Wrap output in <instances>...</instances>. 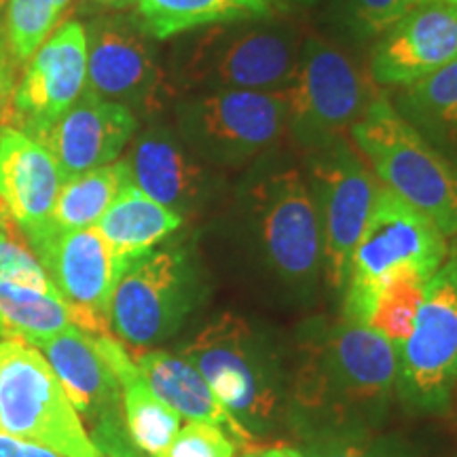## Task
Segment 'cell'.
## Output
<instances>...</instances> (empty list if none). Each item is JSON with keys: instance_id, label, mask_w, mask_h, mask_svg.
<instances>
[{"instance_id": "cell-4", "label": "cell", "mask_w": 457, "mask_h": 457, "mask_svg": "<svg viewBox=\"0 0 457 457\" xmlns=\"http://www.w3.org/2000/svg\"><path fill=\"white\" fill-rule=\"evenodd\" d=\"M350 138L386 188L426 214L445 237L457 236V163L404 121L386 96L370 100Z\"/></svg>"}, {"instance_id": "cell-39", "label": "cell", "mask_w": 457, "mask_h": 457, "mask_svg": "<svg viewBox=\"0 0 457 457\" xmlns=\"http://www.w3.org/2000/svg\"><path fill=\"white\" fill-rule=\"evenodd\" d=\"M106 457H138V453H136V449H131V451H123V453H114Z\"/></svg>"}, {"instance_id": "cell-34", "label": "cell", "mask_w": 457, "mask_h": 457, "mask_svg": "<svg viewBox=\"0 0 457 457\" xmlns=\"http://www.w3.org/2000/svg\"><path fill=\"white\" fill-rule=\"evenodd\" d=\"M0 457H62L55 451L47 447H41V445H34L28 441H21V438L11 436L9 432H4L0 428Z\"/></svg>"}, {"instance_id": "cell-15", "label": "cell", "mask_w": 457, "mask_h": 457, "mask_svg": "<svg viewBox=\"0 0 457 457\" xmlns=\"http://www.w3.org/2000/svg\"><path fill=\"white\" fill-rule=\"evenodd\" d=\"M87 34V85L96 98L153 111L163 83L155 49L138 20L121 15L96 17Z\"/></svg>"}, {"instance_id": "cell-1", "label": "cell", "mask_w": 457, "mask_h": 457, "mask_svg": "<svg viewBox=\"0 0 457 457\" xmlns=\"http://www.w3.org/2000/svg\"><path fill=\"white\" fill-rule=\"evenodd\" d=\"M398 347L356 320H313L290 375L288 417L313 434H364L387 413Z\"/></svg>"}, {"instance_id": "cell-20", "label": "cell", "mask_w": 457, "mask_h": 457, "mask_svg": "<svg viewBox=\"0 0 457 457\" xmlns=\"http://www.w3.org/2000/svg\"><path fill=\"white\" fill-rule=\"evenodd\" d=\"M136 114L85 91L71 111L34 136L51 153L64 180L117 162L136 134Z\"/></svg>"}, {"instance_id": "cell-10", "label": "cell", "mask_w": 457, "mask_h": 457, "mask_svg": "<svg viewBox=\"0 0 457 457\" xmlns=\"http://www.w3.org/2000/svg\"><path fill=\"white\" fill-rule=\"evenodd\" d=\"M396 392L413 413L449 409L457 392V261L447 259L426 286L413 333L398 347Z\"/></svg>"}, {"instance_id": "cell-8", "label": "cell", "mask_w": 457, "mask_h": 457, "mask_svg": "<svg viewBox=\"0 0 457 457\" xmlns=\"http://www.w3.org/2000/svg\"><path fill=\"white\" fill-rule=\"evenodd\" d=\"M286 91V134L307 153L345 140L370 100L367 77L345 51L320 37L303 38Z\"/></svg>"}, {"instance_id": "cell-40", "label": "cell", "mask_w": 457, "mask_h": 457, "mask_svg": "<svg viewBox=\"0 0 457 457\" xmlns=\"http://www.w3.org/2000/svg\"><path fill=\"white\" fill-rule=\"evenodd\" d=\"M237 457H259V451H248V453H242Z\"/></svg>"}, {"instance_id": "cell-28", "label": "cell", "mask_w": 457, "mask_h": 457, "mask_svg": "<svg viewBox=\"0 0 457 457\" xmlns=\"http://www.w3.org/2000/svg\"><path fill=\"white\" fill-rule=\"evenodd\" d=\"M74 327L71 310L57 290L0 278V330L38 343Z\"/></svg>"}, {"instance_id": "cell-35", "label": "cell", "mask_w": 457, "mask_h": 457, "mask_svg": "<svg viewBox=\"0 0 457 457\" xmlns=\"http://www.w3.org/2000/svg\"><path fill=\"white\" fill-rule=\"evenodd\" d=\"M259 457H305L301 449L295 447H270V449H261Z\"/></svg>"}, {"instance_id": "cell-2", "label": "cell", "mask_w": 457, "mask_h": 457, "mask_svg": "<svg viewBox=\"0 0 457 457\" xmlns=\"http://www.w3.org/2000/svg\"><path fill=\"white\" fill-rule=\"evenodd\" d=\"M237 220L253 259L296 295L312 293L322 276V237L305 176L293 165H267L245 182Z\"/></svg>"}, {"instance_id": "cell-3", "label": "cell", "mask_w": 457, "mask_h": 457, "mask_svg": "<svg viewBox=\"0 0 457 457\" xmlns=\"http://www.w3.org/2000/svg\"><path fill=\"white\" fill-rule=\"evenodd\" d=\"M228 413L253 436H265L288 417L290 377L271 339L244 318L220 313L182 345Z\"/></svg>"}, {"instance_id": "cell-33", "label": "cell", "mask_w": 457, "mask_h": 457, "mask_svg": "<svg viewBox=\"0 0 457 457\" xmlns=\"http://www.w3.org/2000/svg\"><path fill=\"white\" fill-rule=\"evenodd\" d=\"M17 68L7 55L0 54V129L15 125Z\"/></svg>"}, {"instance_id": "cell-5", "label": "cell", "mask_w": 457, "mask_h": 457, "mask_svg": "<svg viewBox=\"0 0 457 457\" xmlns=\"http://www.w3.org/2000/svg\"><path fill=\"white\" fill-rule=\"evenodd\" d=\"M301 45L295 26L270 17L208 26L182 54V83L193 91H284L296 72Z\"/></svg>"}, {"instance_id": "cell-12", "label": "cell", "mask_w": 457, "mask_h": 457, "mask_svg": "<svg viewBox=\"0 0 457 457\" xmlns=\"http://www.w3.org/2000/svg\"><path fill=\"white\" fill-rule=\"evenodd\" d=\"M447 256L449 245L441 228L390 188H379L352 253L343 301L367 295L398 271L411 270L432 278Z\"/></svg>"}, {"instance_id": "cell-37", "label": "cell", "mask_w": 457, "mask_h": 457, "mask_svg": "<svg viewBox=\"0 0 457 457\" xmlns=\"http://www.w3.org/2000/svg\"><path fill=\"white\" fill-rule=\"evenodd\" d=\"M91 4H96V7L100 9H128L131 4L136 3V0H89Z\"/></svg>"}, {"instance_id": "cell-13", "label": "cell", "mask_w": 457, "mask_h": 457, "mask_svg": "<svg viewBox=\"0 0 457 457\" xmlns=\"http://www.w3.org/2000/svg\"><path fill=\"white\" fill-rule=\"evenodd\" d=\"M34 254L66 301L74 327L111 335V301L128 265L117 259L98 228L54 231Z\"/></svg>"}, {"instance_id": "cell-6", "label": "cell", "mask_w": 457, "mask_h": 457, "mask_svg": "<svg viewBox=\"0 0 457 457\" xmlns=\"http://www.w3.org/2000/svg\"><path fill=\"white\" fill-rule=\"evenodd\" d=\"M0 428L62 457H104L43 353L4 330H0Z\"/></svg>"}, {"instance_id": "cell-14", "label": "cell", "mask_w": 457, "mask_h": 457, "mask_svg": "<svg viewBox=\"0 0 457 457\" xmlns=\"http://www.w3.org/2000/svg\"><path fill=\"white\" fill-rule=\"evenodd\" d=\"M43 353L64 387L72 409L89 426V436L102 453L114 455L136 449L125 430L121 387L96 345L94 335L71 327L51 339L32 343Z\"/></svg>"}, {"instance_id": "cell-23", "label": "cell", "mask_w": 457, "mask_h": 457, "mask_svg": "<svg viewBox=\"0 0 457 457\" xmlns=\"http://www.w3.org/2000/svg\"><path fill=\"white\" fill-rule=\"evenodd\" d=\"M185 219L174 210L148 197L131 182L119 193L96 228L106 239L117 259L131 265L165 242L182 227Z\"/></svg>"}, {"instance_id": "cell-32", "label": "cell", "mask_w": 457, "mask_h": 457, "mask_svg": "<svg viewBox=\"0 0 457 457\" xmlns=\"http://www.w3.org/2000/svg\"><path fill=\"white\" fill-rule=\"evenodd\" d=\"M305 457H390L362 434H313L307 436Z\"/></svg>"}, {"instance_id": "cell-21", "label": "cell", "mask_w": 457, "mask_h": 457, "mask_svg": "<svg viewBox=\"0 0 457 457\" xmlns=\"http://www.w3.org/2000/svg\"><path fill=\"white\" fill-rule=\"evenodd\" d=\"M136 364L151 390L180 417L188 421L219 426L239 445H250L254 441L253 434L228 413L202 373L180 353L145 350L140 352Z\"/></svg>"}, {"instance_id": "cell-9", "label": "cell", "mask_w": 457, "mask_h": 457, "mask_svg": "<svg viewBox=\"0 0 457 457\" xmlns=\"http://www.w3.org/2000/svg\"><path fill=\"white\" fill-rule=\"evenodd\" d=\"M179 134L212 168H237L286 134V91H195L179 104Z\"/></svg>"}, {"instance_id": "cell-17", "label": "cell", "mask_w": 457, "mask_h": 457, "mask_svg": "<svg viewBox=\"0 0 457 457\" xmlns=\"http://www.w3.org/2000/svg\"><path fill=\"white\" fill-rule=\"evenodd\" d=\"M455 60L457 7L447 0H434L379 34L369 71L375 83L407 87Z\"/></svg>"}, {"instance_id": "cell-41", "label": "cell", "mask_w": 457, "mask_h": 457, "mask_svg": "<svg viewBox=\"0 0 457 457\" xmlns=\"http://www.w3.org/2000/svg\"><path fill=\"white\" fill-rule=\"evenodd\" d=\"M7 4H9V0H0V13H3V11L7 9Z\"/></svg>"}, {"instance_id": "cell-19", "label": "cell", "mask_w": 457, "mask_h": 457, "mask_svg": "<svg viewBox=\"0 0 457 457\" xmlns=\"http://www.w3.org/2000/svg\"><path fill=\"white\" fill-rule=\"evenodd\" d=\"M131 182L148 197L179 212L182 219L210 204L219 191V174L199 159L180 134L168 128H151L136 138L125 159Z\"/></svg>"}, {"instance_id": "cell-29", "label": "cell", "mask_w": 457, "mask_h": 457, "mask_svg": "<svg viewBox=\"0 0 457 457\" xmlns=\"http://www.w3.org/2000/svg\"><path fill=\"white\" fill-rule=\"evenodd\" d=\"M57 0H9L3 21V54L20 68L47 41L62 15Z\"/></svg>"}, {"instance_id": "cell-30", "label": "cell", "mask_w": 457, "mask_h": 457, "mask_svg": "<svg viewBox=\"0 0 457 457\" xmlns=\"http://www.w3.org/2000/svg\"><path fill=\"white\" fill-rule=\"evenodd\" d=\"M237 443L219 426L188 421L157 457H236Z\"/></svg>"}, {"instance_id": "cell-24", "label": "cell", "mask_w": 457, "mask_h": 457, "mask_svg": "<svg viewBox=\"0 0 457 457\" xmlns=\"http://www.w3.org/2000/svg\"><path fill=\"white\" fill-rule=\"evenodd\" d=\"M394 108L436 151L457 163V60L403 87Z\"/></svg>"}, {"instance_id": "cell-42", "label": "cell", "mask_w": 457, "mask_h": 457, "mask_svg": "<svg viewBox=\"0 0 457 457\" xmlns=\"http://www.w3.org/2000/svg\"><path fill=\"white\" fill-rule=\"evenodd\" d=\"M57 3H60V7H62V9H66V7H68V3H71V0H57Z\"/></svg>"}, {"instance_id": "cell-18", "label": "cell", "mask_w": 457, "mask_h": 457, "mask_svg": "<svg viewBox=\"0 0 457 457\" xmlns=\"http://www.w3.org/2000/svg\"><path fill=\"white\" fill-rule=\"evenodd\" d=\"M64 182L41 142L17 128L0 129V204L32 253L55 231L51 216Z\"/></svg>"}, {"instance_id": "cell-22", "label": "cell", "mask_w": 457, "mask_h": 457, "mask_svg": "<svg viewBox=\"0 0 457 457\" xmlns=\"http://www.w3.org/2000/svg\"><path fill=\"white\" fill-rule=\"evenodd\" d=\"M94 341L121 387L123 421L131 445L146 457H157L179 434L182 417L151 390L121 341L112 335H94Z\"/></svg>"}, {"instance_id": "cell-16", "label": "cell", "mask_w": 457, "mask_h": 457, "mask_svg": "<svg viewBox=\"0 0 457 457\" xmlns=\"http://www.w3.org/2000/svg\"><path fill=\"white\" fill-rule=\"evenodd\" d=\"M87 85V34L81 21H64L30 57L15 89V125L41 134L71 111Z\"/></svg>"}, {"instance_id": "cell-38", "label": "cell", "mask_w": 457, "mask_h": 457, "mask_svg": "<svg viewBox=\"0 0 457 457\" xmlns=\"http://www.w3.org/2000/svg\"><path fill=\"white\" fill-rule=\"evenodd\" d=\"M449 253H451L449 259L457 261V236H453V242H451V245H449Z\"/></svg>"}, {"instance_id": "cell-25", "label": "cell", "mask_w": 457, "mask_h": 457, "mask_svg": "<svg viewBox=\"0 0 457 457\" xmlns=\"http://www.w3.org/2000/svg\"><path fill=\"white\" fill-rule=\"evenodd\" d=\"M430 278L420 271H398L386 278L367 295L343 301V316L367 324L400 347L413 333L417 313L426 296Z\"/></svg>"}, {"instance_id": "cell-43", "label": "cell", "mask_w": 457, "mask_h": 457, "mask_svg": "<svg viewBox=\"0 0 457 457\" xmlns=\"http://www.w3.org/2000/svg\"><path fill=\"white\" fill-rule=\"evenodd\" d=\"M295 3H303V4H312V3H316V0H295Z\"/></svg>"}, {"instance_id": "cell-36", "label": "cell", "mask_w": 457, "mask_h": 457, "mask_svg": "<svg viewBox=\"0 0 457 457\" xmlns=\"http://www.w3.org/2000/svg\"><path fill=\"white\" fill-rule=\"evenodd\" d=\"M15 228V222L11 220V216L7 214V210L3 208V204H0V250H3L4 242H7V237L11 236V231Z\"/></svg>"}, {"instance_id": "cell-27", "label": "cell", "mask_w": 457, "mask_h": 457, "mask_svg": "<svg viewBox=\"0 0 457 457\" xmlns=\"http://www.w3.org/2000/svg\"><path fill=\"white\" fill-rule=\"evenodd\" d=\"M128 185H131V171L125 159L72 176L62 185L57 195L51 216L54 228L72 231V228L96 227Z\"/></svg>"}, {"instance_id": "cell-31", "label": "cell", "mask_w": 457, "mask_h": 457, "mask_svg": "<svg viewBox=\"0 0 457 457\" xmlns=\"http://www.w3.org/2000/svg\"><path fill=\"white\" fill-rule=\"evenodd\" d=\"M434 0H350L352 20L362 34H384L398 20Z\"/></svg>"}, {"instance_id": "cell-11", "label": "cell", "mask_w": 457, "mask_h": 457, "mask_svg": "<svg viewBox=\"0 0 457 457\" xmlns=\"http://www.w3.org/2000/svg\"><path fill=\"white\" fill-rule=\"evenodd\" d=\"M307 187L322 237V273L333 293L343 295L352 253L367 225L379 185L373 170L345 140L318 148L307 159Z\"/></svg>"}, {"instance_id": "cell-26", "label": "cell", "mask_w": 457, "mask_h": 457, "mask_svg": "<svg viewBox=\"0 0 457 457\" xmlns=\"http://www.w3.org/2000/svg\"><path fill=\"white\" fill-rule=\"evenodd\" d=\"M140 26L157 41L228 21L270 17V0H136Z\"/></svg>"}, {"instance_id": "cell-44", "label": "cell", "mask_w": 457, "mask_h": 457, "mask_svg": "<svg viewBox=\"0 0 457 457\" xmlns=\"http://www.w3.org/2000/svg\"><path fill=\"white\" fill-rule=\"evenodd\" d=\"M447 3H451V4H455V7H457V0H447Z\"/></svg>"}, {"instance_id": "cell-7", "label": "cell", "mask_w": 457, "mask_h": 457, "mask_svg": "<svg viewBox=\"0 0 457 457\" xmlns=\"http://www.w3.org/2000/svg\"><path fill=\"white\" fill-rule=\"evenodd\" d=\"M202 296L195 256L168 244L136 259L119 278L111 301V330L131 350H153L182 328Z\"/></svg>"}]
</instances>
